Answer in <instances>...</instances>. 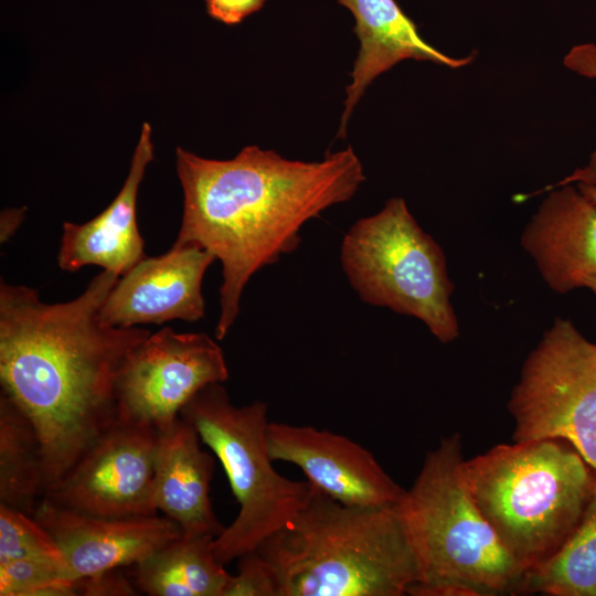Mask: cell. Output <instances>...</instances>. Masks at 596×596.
I'll list each match as a JSON object with an SVG mask.
<instances>
[{
    "label": "cell",
    "instance_id": "6da1fadb",
    "mask_svg": "<svg viewBox=\"0 0 596 596\" xmlns=\"http://www.w3.org/2000/svg\"><path fill=\"white\" fill-rule=\"evenodd\" d=\"M118 278L103 270L78 297L58 304L42 301L33 288L0 283L1 394L36 430L46 490L117 423L118 371L150 334L100 322V307Z\"/></svg>",
    "mask_w": 596,
    "mask_h": 596
},
{
    "label": "cell",
    "instance_id": "7a4b0ae2",
    "mask_svg": "<svg viewBox=\"0 0 596 596\" xmlns=\"http://www.w3.org/2000/svg\"><path fill=\"white\" fill-rule=\"evenodd\" d=\"M175 159L183 213L174 243L198 245L222 265L217 340L234 324L252 276L294 252L306 222L349 201L365 180L351 146L319 161L289 160L258 146L227 160L177 147Z\"/></svg>",
    "mask_w": 596,
    "mask_h": 596
},
{
    "label": "cell",
    "instance_id": "3957f363",
    "mask_svg": "<svg viewBox=\"0 0 596 596\" xmlns=\"http://www.w3.org/2000/svg\"><path fill=\"white\" fill-rule=\"evenodd\" d=\"M396 507L347 505L310 486L292 520L238 558L225 596L408 595L419 568Z\"/></svg>",
    "mask_w": 596,
    "mask_h": 596
},
{
    "label": "cell",
    "instance_id": "277c9868",
    "mask_svg": "<svg viewBox=\"0 0 596 596\" xmlns=\"http://www.w3.org/2000/svg\"><path fill=\"white\" fill-rule=\"evenodd\" d=\"M461 470L477 507L524 573L564 545L596 493V471L557 438L499 444L464 459Z\"/></svg>",
    "mask_w": 596,
    "mask_h": 596
},
{
    "label": "cell",
    "instance_id": "5b68a950",
    "mask_svg": "<svg viewBox=\"0 0 596 596\" xmlns=\"http://www.w3.org/2000/svg\"><path fill=\"white\" fill-rule=\"evenodd\" d=\"M462 461L460 435L443 438L396 507L419 568L408 595L522 594L525 573L473 501Z\"/></svg>",
    "mask_w": 596,
    "mask_h": 596
},
{
    "label": "cell",
    "instance_id": "8992f818",
    "mask_svg": "<svg viewBox=\"0 0 596 596\" xmlns=\"http://www.w3.org/2000/svg\"><path fill=\"white\" fill-rule=\"evenodd\" d=\"M268 406L262 401L236 406L223 383L201 389L180 411L217 457L240 510L214 539L222 564L255 551L283 529L306 503L310 485L278 473L267 445Z\"/></svg>",
    "mask_w": 596,
    "mask_h": 596
},
{
    "label": "cell",
    "instance_id": "52a82bcc",
    "mask_svg": "<svg viewBox=\"0 0 596 596\" xmlns=\"http://www.w3.org/2000/svg\"><path fill=\"white\" fill-rule=\"evenodd\" d=\"M340 262L365 304L417 318L443 343L459 336L444 252L404 199L392 198L376 214L354 222L341 242Z\"/></svg>",
    "mask_w": 596,
    "mask_h": 596
},
{
    "label": "cell",
    "instance_id": "ba28073f",
    "mask_svg": "<svg viewBox=\"0 0 596 596\" xmlns=\"http://www.w3.org/2000/svg\"><path fill=\"white\" fill-rule=\"evenodd\" d=\"M508 408L514 441L563 439L596 471V343L556 318L526 358Z\"/></svg>",
    "mask_w": 596,
    "mask_h": 596
},
{
    "label": "cell",
    "instance_id": "9c48e42d",
    "mask_svg": "<svg viewBox=\"0 0 596 596\" xmlns=\"http://www.w3.org/2000/svg\"><path fill=\"white\" fill-rule=\"evenodd\" d=\"M227 379L224 353L210 336L164 327L124 359L115 384L117 422L166 432L201 389Z\"/></svg>",
    "mask_w": 596,
    "mask_h": 596
},
{
    "label": "cell",
    "instance_id": "30bf717a",
    "mask_svg": "<svg viewBox=\"0 0 596 596\" xmlns=\"http://www.w3.org/2000/svg\"><path fill=\"white\" fill-rule=\"evenodd\" d=\"M158 432L116 423L83 454L43 499L103 518L157 514L153 498Z\"/></svg>",
    "mask_w": 596,
    "mask_h": 596
},
{
    "label": "cell",
    "instance_id": "8fae6325",
    "mask_svg": "<svg viewBox=\"0 0 596 596\" xmlns=\"http://www.w3.org/2000/svg\"><path fill=\"white\" fill-rule=\"evenodd\" d=\"M267 445L273 461L297 466L310 486L343 504L392 508L405 493L371 451L343 435L269 422Z\"/></svg>",
    "mask_w": 596,
    "mask_h": 596
},
{
    "label": "cell",
    "instance_id": "7c38bea8",
    "mask_svg": "<svg viewBox=\"0 0 596 596\" xmlns=\"http://www.w3.org/2000/svg\"><path fill=\"white\" fill-rule=\"evenodd\" d=\"M214 260L210 252L194 244L173 243L164 254L145 256L118 278L100 307V322L131 328L202 319V281Z\"/></svg>",
    "mask_w": 596,
    "mask_h": 596
},
{
    "label": "cell",
    "instance_id": "4fadbf2b",
    "mask_svg": "<svg viewBox=\"0 0 596 596\" xmlns=\"http://www.w3.org/2000/svg\"><path fill=\"white\" fill-rule=\"evenodd\" d=\"M33 518L52 535L72 582L136 565L181 534L168 517L103 518L58 507L46 499Z\"/></svg>",
    "mask_w": 596,
    "mask_h": 596
},
{
    "label": "cell",
    "instance_id": "5bb4252c",
    "mask_svg": "<svg viewBox=\"0 0 596 596\" xmlns=\"http://www.w3.org/2000/svg\"><path fill=\"white\" fill-rule=\"evenodd\" d=\"M546 190L521 245L549 287L566 294L578 288V277L596 276V204L572 183Z\"/></svg>",
    "mask_w": 596,
    "mask_h": 596
},
{
    "label": "cell",
    "instance_id": "9a60e30c",
    "mask_svg": "<svg viewBox=\"0 0 596 596\" xmlns=\"http://www.w3.org/2000/svg\"><path fill=\"white\" fill-rule=\"evenodd\" d=\"M152 159L151 127L143 123L128 175L111 203L84 224L63 223L57 253L61 269L76 272L96 265L120 277L146 256L137 223V196Z\"/></svg>",
    "mask_w": 596,
    "mask_h": 596
},
{
    "label": "cell",
    "instance_id": "2e32d148",
    "mask_svg": "<svg viewBox=\"0 0 596 596\" xmlns=\"http://www.w3.org/2000/svg\"><path fill=\"white\" fill-rule=\"evenodd\" d=\"M354 19L359 51L351 72V83L337 137L345 138L347 126L355 105L371 83L405 60L427 61L460 68L469 65L476 52L465 57H451L427 43L417 26L395 0H338Z\"/></svg>",
    "mask_w": 596,
    "mask_h": 596
},
{
    "label": "cell",
    "instance_id": "e0dca14e",
    "mask_svg": "<svg viewBox=\"0 0 596 596\" xmlns=\"http://www.w3.org/2000/svg\"><path fill=\"white\" fill-rule=\"evenodd\" d=\"M201 443L196 429L180 416L171 428L158 433L155 504L179 525L182 534L217 538L224 526L210 499L214 458Z\"/></svg>",
    "mask_w": 596,
    "mask_h": 596
},
{
    "label": "cell",
    "instance_id": "ac0fdd59",
    "mask_svg": "<svg viewBox=\"0 0 596 596\" xmlns=\"http://www.w3.org/2000/svg\"><path fill=\"white\" fill-rule=\"evenodd\" d=\"M213 536L185 535L135 565V585L150 596H224L232 575L213 551Z\"/></svg>",
    "mask_w": 596,
    "mask_h": 596
},
{
    "label": "cell",
    "instance_id": "d6986e66",
    "mask_svg": "<svg viewBox=\"0 0 596 596\" xmlns=\"http://www.w3.org/2000/svg\"><path fill=\"white\" fill-rule=\"evenodd\" d=\"M46 490L42 445L24 413L0 395V504L33 517Z\"/></svg>",
    "mask_w": 596,
    "mask_h": 596
},
{
    "label": "cell",
    "instance_id": "ffe728a7",
    "mask_svg": "<svg viewBox=\"0 0 596 596\" xmlns=\"http://www.w3.org/2000/svg\"><path fill=\"white\" fill-rule=\"evenodd\" d=\"M596 596V493L579 524L546 562L525 573L522 594Z\"/></svg>",
    "mask_w": 596,
    "mask_h": 596
},
{
    "label": "cell",
    "instance_id": "44dd1931",
    "mask_svg": "<svg viewBox=\"0 0 596 596\" xmlns=\"http://www.w3.org/2000/svg\"><path fill=\"white\" fill-rule=\"evenodd\" d=\"M45 558L64 563L52 535L32 515L0 504V564Z\"/></svg>",
    "mask_w": 596,
    "mask_h": 596
},
{
    "label": "cell",
    "instance_id": "7402d4cb",
    "mask_svg": "<svg viewBox=\"0 0 596 596\" xmlns=\"http://www.w3.org/2000/svg\"><path fill=\"white\" fill-rule=\"evenodd\" d=\"M63 583L76 582L58 561L25 558L0 564V596H40L44 588Z\"/></svg>",
    "mask_w": 596,
    "mask_h": 596
},
{
    "label": "cell",
    "instance_id": "603a6c76",
    "mask_svg": "<svg viewBox=\"0 0 596 596\" xmlns=\"http://www.w3.org/2000/svg\"><path fill=\"white\" fill-rule=\"evenodd\" d=\"M564 65L576 74L596 79V45L583 43L573 46L564 56ZM596 180V150L590 155L589 162L584 168L577 169L572 174L556 184L549 185L550 189L556 185L592 182Z\"/></svg>",
    "mask_w": 596,
    "mask_h": 596
},
{
    "label": "cell",
    "instance_id": "cb8c5ba5",
    "mask_svg": "<svg viewBox=\"0 0 596 596\" xmlns=\"http://www.w3.org/2000/svg\"><path fill=\"white\" fill-rule=\"evenodd\" d=\"M118 570V568H117ZM117 570L106 571L86 578L77 584L78 595L84 596H135L139 594L135 583H131Z\"/></svg>",
    "mask_w": 596,
    "mask_h": 596
},
{
    "label": "cell",
    "instance_id": "d4e9b609",
    "mask_svg": "<svg viewBox=\"0 0 596 596\" xmlns=\"http://www.w3.org/2000/svg\"><path fill=\"white\" fill-rule=\"evenodd\" d=\"M265 0H205L207 13L225 24L241 23L258 11Z\"/></svg>",
    "mask_w": 596,
    "mask_h": 596
},
{
    "label": "cell",
    "instance_id": "484cf974",
    "mask_svg": "<svg viewBox=\"0 0 596 596\" xmlns=\"http://www.w3.org/2000/svg\"><path fill=\"white\" fill-rule=\"evenodd\" d=\"M24 211L21 209L6 210L1 214L0 221V241L1 243L10 240L23 221Z\"/></svg>",
    "mask_w": 596,
    "mask_h": 596
},
{
    "label": "cell",
    "instance_id": "4316f807",
    "mask_svg": "<svg viewBox=\"0 0 596 596\" xmlns=\"http://www.w3.org/2000/svg\"><path fill=\"white\" fill-rule=\"evenodd\" d=\"M577 189L594 204H596V180L576 183Z\"/></svg>",
    "mask_w": 596,
    "mask_h": 596
},
{
    "label": "cell",
    "instance_id": "83f0119b",
    "mask_svg": "<svg viewBox=\"0 0 596 596\" xmlns=\"http://www.w3.org/2000/svg\"><path fill=\"white\" fill-rule=\"evenodd\" d=\"M577 286L578 288L579 287L588 288L596 296V276L585 275V276L578 277Z\"/></svg>",
    "mask_w": 596,
    "mask_h": 596
}]
</instances>
